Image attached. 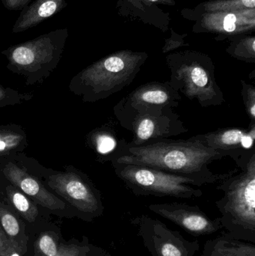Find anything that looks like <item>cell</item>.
<instances>
[{
    "mask_svg": "<svg viewBox=\"0 0 255 256\" xmlns=\"http://www.w3.org/2000/svg\"><path fill=\"white\" fill-rule=\"evenodd\" d=\"M224 158V155L192 136L188 140L163 138L139 147H129L127 144L112 162L151 167L165 172L206 180L209 184L218 183L238 171L237 167L223 174L212 172L208 167L210 164Z\"/></svg>",
    "mask_w": 255,
    "mask_h": 256,
    "instance_id": "obj_1",
    "label": "cell"
},
{
    "mask_svg": "<svg viewBox=\"0 0 255 256\" xmlns=\"http://www.w3.org/2000/svg\"><path fill=\"white\" fill-rule=\"evenodd\" d=\"M238 170L219 182L223 196L215 204L231 237L255 244V149L235 160Z\"/></svg>",
    "mask_w": 255,
    "mask_h": 256,
    "instance_id": "obj_2",
    "label": "cell"
},
{
    "mask_svg": "<svg viewBox=\"0 0 255 256\" xmlns=\"http://www.w3.org/2000/svg\"><path fill=\"white\" fill-rule=\"evenodd\" d=\"M51 192L59 197L78 214V219L91 222L104 212L102 194L88 174L72 165L63 171L46 168L25 152L13 154Z\"/></svg>",
    "mask_w": 255,
    "mask_h": 256,
    "instance_id": "obj_3",
    "label": "cell"
},
{
    "mask_svg": "<svg viewBox=\"0 0 255 256\" xmlns=\"http://www.w3.org/2000/svg\"><path fill=\"white\" fill-rule=\"evenodd\" d=\"M68 38L67 28H58L32 40L9 46L1 52L7 68L22 76L26 86L44 82L61 61Z\"/></svg>",
    "mask_w": 255,
    "mask_h": 256,
    "instance_id": "obj_4",
    "label": "cell"
},
{
    "mask_svg": "<svg viewBox=\"0 0 255 256\" xmlns=\"http://www.w3.org/2000/svg\"><path fill=\"white\" fill-rule=\"evenodd\" d=\"M142 57L113 55L85 68L75 75L69 90L84 103H95L120 92L134 80Z\"/></svg>",
    "mask_w": 255,
    "mask_h": 256,
    "instance_id": "obj_5",
    "label": "cell"
},
{
    "mask_svg": "<svg viewBox=\"0 0 255 256\" xmlns=\"http://www.w3.org/2000/svg\"><path fill=\"white\" fill-rule=\"evenodd\" d=\"M117 177L137 196L199 198L206 180L165 172L151 167L111 162Z\"/></svg>",
    "mask_w": 255,
    "mask_h": 256,
    "instance_id": "obj_6",
    "label": "cell"
},
{
    "mask_svg": "<svg viewBox=\"0 0 255 256\" xmlns=\"http://www.w3.org/2000/svg\"><path fill=\"white\" fill-rule=\"evenodd\" d=\"M171 86L202 108L220 106L226 102L217 82L214 64L208 58L181 57L169 60Z\"/></svg>",
    "mask_w": 255,
    "mask_h": 256,
    "instance_id": "obj_7",
    "label": "cell"
},
{
    "mask_svg": "<svg viewBox=\"0 0 255 256\" xmlns=\"http://www.w3.org/2000/svg\"><path fill=\"white\" fill-rule=\"evenodd\" d=\"M118 124L133 134L129 147H139L188 132L180 116L167 108L145 111L114 110Z\"/></svg>",
    "mask_w": 255,
    "mask_h": 256,
    "instance_id": "obj_8",
    "label": "cell"
},
{
    "mask_svg": "<svg viewBox=\"0 0 255 256\" xmlns=\"http://www.w3.org/2000/svg\"><path fill=\"white\" fill-rule=\"evenodd\" d=\"M0 173L11 184L51 215L67 219L78 218V214L73 208L47 190L14 155L0 158Z\"/></svg>",
    "mask_w": 255,
    "mask_h": 256,
    "instance_id": "obj_9",
    "label": "cell"
},
{
    "mask_svg": "<svg viewBox=\"0 0 255 256\" xmlns=\"http://www.w3.org/2000/svg\"><path fill=\"white\" fill-rule=\"evenodd\" d=\"M151 256H194L200 250L198 240L186 239L162 221L142 214L130 220Z\"/></svg>",
    "mask_w": 255,
    "mask_h": 256,
    "instance_id": "obj_10",
    "label": "cell"
},
{
    "mask_svg": "<svg viewBox=\"0 0 255 256\" xmlns=\"http://www.w3.org/2000/svg\"><path fill=\"white\" fill-rule=\"evenodd\" d=\"M151 212L176 224L193 237L211 236L223 228L220 218L212 219L198 206L187 203L152 204Z\"/></svg>",
    "mask_w": 255,
    "mask_h": 256,
    "instance_id": "obj_11",
    "label": "cell"
},
{
    "mask_svg": "<svg viewBox=\"0 0 255 256\" xmlns=\"http://www.w3.org/2000/svg\"><path fill=\"white\" fill-rule=\"evenodd\" d=\"M182 97L175 91L169 81L143 84L124 96L114 110L145 111L177 108Z\"/></svg>",
    "mask_w": 255,
    "mask_h": 256,
    "instance_id": "obj_12",
    "label": "cell"
},
{
    "mask_svg": "<svg viewBox=\"0 0 255 256\" xmlns=\"http://www.w3.org/2000/svg\"><path fill=\"white\" fill-rule=\"evenodd\" d=\"M204 144L234 160L255 149V124L247 128H226L193 136Z\"/></svg>",
    "mask_w": 255,
    "mask_h": 256,
    "instance_id": "obj_13",
    "label": "cell"
},
{
    "mask_svg": "<svg viewBox=\"0 0 255 256\" xmlns=\"http://www.w3.org/2000/svg\"><path fill=\"white\" fill-rule=\"evenodd\" d=\"M0 202L8 206L28 227L51 220L52 215L30 200L0 173Z\"/></svg>",
    "mask_w": 255,
    "mask_h": 256,
    "instance_id": "obj_14",
    "label": "cell"
},
{
    "mask_svg": "<svg viewBox=\"0 0 255 256\" xmlns=\"http://www.w3.org/2000/svg\"><path fill=\"white\" fill-rule=\"evenodd\" d=\"M127 143L111 122L92 130L85 136L87 147L94 152L96 160L101 164L115 160Z\"/></svg>",
    "mask_w": 255,
    "mask_h": 256,
    "instance_id": "obj_15",
    "label": "cell"
},
{
    "mask_svg": "<svg viewBox=\"0 0 255 256\" xmlns=\"http://www.w3.org/2000/svg\"><path fill=\"white\" fill-rule=\"evenodd\" d=\"M61 228L52 220L28 227L27 256H55L64 244Z\"/></svg>",
    "mask_w": 255,
    "mask_h": 256,
    "instance_id": "obj_16",
    "label": "cell"
},
{
    "mask_svg": "<svg viewBox=\"0 0 255 256\" xmlns=\"http://www.w3.org/2000/svg\"><path fill=\"white\" fill-rule=\"evenodd\" d=\"M67 6L66 0H34L22 9L12 28V32L26 31L62 10Z\"/></svg>",
    "mask_w": 255,
    "mask_h": 256,
    "instance_id": "obj_17",
    "label": "cell"
},
{
    "mask_svg": "<svg viewBox=\"0 0 255 256\" xmlns=\"http://www.w3.org/2000/svg\"><path fill=\"white\" fill-rule=\"evenodd\" d=\"M200 256H255V244L238 240L223 232L205 242Z\"/></svg>",
    "mask_w": 255,
    "mask_h": 256,
    "instance_id": "obj_18",
    "label": "cell"
},
{
    "mask_svg": "<svg viewBox=\"0 0 255 256\" xmlns=\"http://www.w3.org/2000/svg\"><path fill=\"white\" fill-rule=\"evenodd\" d=\"M0 226L7 237L27 256L28 226L8 206L0 202Z\"/></svg>",
    "mask_w": 255,
    "mask_h": 256,
    "instance_id": "obj_19",
    "label": "cell"
},
{
    "mask_svg": "<svg viewBox=\"0 0 255 256\" xmlns=\"http://www.w3.org/2000/svg\"><path fill=\"white\" fill-rule=\"evenodd\" d=\"M28 146L26 132L22 126L0 124V158L22 153Z\"/></svg>",
    "mask_w": 255,
    "mask_h": 256,
    "instance_id": "obj_20",
    "label": "cell"
},
{
    "mask_svg": "<svg viewBox=\"0 0 255 256\" xmlns=\"http://www.w3.org/2000/svg\"><path fill=\"white\" fill-rule=\"evenodd\" d=\"M106 251L100 246L90 243L86 236L79 240L71 238L64 242L58 254L55 256H105Z\"/></svg>",
    "mask_w": 255,
    "mask_h": 256,
    "instance_id": "obj_21",
    "label": "cell"
},
{
    "mask_svg": "<svg viewBox=\"0 0 255 256\" xmlns=\"http://www.w3.org/2000/svg\"><path fill=\"white\" fill-rule=\"evenodd\" d=\"M34 96L31 93L21 92L8 86L0 84V108L21 104L29 102Z\"/></svg>",
    "mask_w": 255,
    "mask_h": 256,
    "instance_id": "obj_22",
    "label": "cell"
},
{
    "mask_svg": "<svg viewBox=\"0 0 255 256\" xmlns=\"http://www.w3.org/2000/svg\"><path fill=\"white\" fill-rule=\"evenodd\" d=\"M241 96L247 115L252 124H255V86L247 81L241 80Z\"/></svg>",
    "mask_w": 255,
    "mask_h": 256,
    "instance_id": "obj_23",
    "label": "cell"
},
{
    "mask_svg": "<svg viewBox=\"0 0 255 256\" xmlns=\"http://www.w3.org/2000/svg\"><path fill=\"white\" fill-rule=\"evenodd\" d=\"M0 256H24L0 226Z\"/></svg>",
    "mask_w": 255,
    "mask_h": 256,
    "instance_id": "obj_24",
    "label": "cell"
},
{
    "mask_svg": "<svg viewBox=\"0 0 255 256\" xmlns=\"http://www.w3.org/2000/svg\"><path fill=\"white\" fill-rule=\"evenodd\" d=\"M4 8L10 10H22L26 4L25 0H1Z\"/></svg>",
    "mask_w": 255,
    "mask_h": 256,
    "instance_id": "obj_25",
    "label": "cell"
},
{
    "mask_svg": "<svg viewBox=\"0 0 255 256\" xmlns=\"http://www.w3.org/2000/svg\"><path fill=\"white\" fill-rule=\"evenodd\" d=\"M236 21V16L233 14H229L226 15L224 20V28L226 31L229 32L235 31L236 30V25H235Z\"/></svg>",
    "mask_w": 255,
    "mask_h": 256,
    "instance_id": "obj_26",
    "label": "cell"
},
{
    "mask_svg": "<svg viewBox=\"0 0 255 256\" xmlns=\"http://www.w3.org/2000/svg\"><path fill=\"white\" fill-rule=\"evenodd\" d=\"M243 3L244 6L248 8H253L255 6V0H243Z\"/></svg>",
    "mask_w": 255,
    "mask_h": 256,
    "instance_id": "obj_27",
    "label": "cell"
},
{
    "mask_svg": "<svg viewBox=\"0 0 255 256\" xmlns=\"http://www.w3.org/2000/svg\"><path fill=\"white\" fill-rule=\"evenodd\" d=\"M31 1V0H25V4L27 6V4H28Z\"/></svg>",
    "mask_w": 255,
    "mask_h": 256,
    "instance_id": "obj_28",
    "label": "cell"
},
{
    "mask_svg": "<svg viewBox=\"0 0 255 256\" xmlns=\"http://www.w3.org/2000/svg\"><path fill=\"white\" fill-rule=\"evenodd\" d=\"M105 256H111L110 254H108V252H106V255H105Z\"/></svg>",
    "mask_w": 255,
    "mask_h": 256,
    "instance_id": "obj_29",
    "label": "cell"
},
{
    "mask_svg": "<svg viewBox=\"0 0 255 256\" xmlns=\"http://www.w3.org/2000/svg\"><path fill=\"white\" fill-rule=\"evenodd\" d=\"M149 1L156 2V1H157V0H149Z\"/></svg>",
    "mask_w": 255,
    "mask_h": 256,
    "instance_id": "obj_30",
    "label": "cell"
}]
</instances>
